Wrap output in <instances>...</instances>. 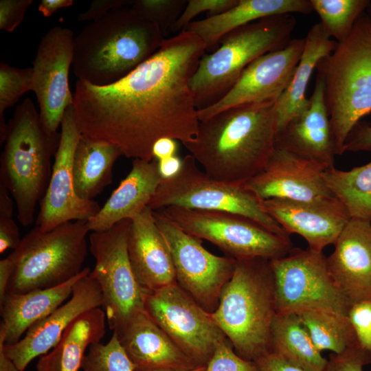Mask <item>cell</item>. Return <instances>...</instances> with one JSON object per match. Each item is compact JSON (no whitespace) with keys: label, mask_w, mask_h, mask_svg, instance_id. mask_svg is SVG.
<instances>
[{"label":"cell","mask_w":371,"mask_h":371,"mask_svg":"<svg viewBox=\"0 0 371 371\" xmlns=\"http://www.w3.org/2000/svg\"><path fill=\"white\" fill-rule=\"evenodd\" d=\"M32 0H1L0 29L12 32L23 20Z\"/></svg>","instance_id":"42"},{"label":"cell","mask_w":371,"mask_h":371,"mask_svg":"<svg viewBox=\"0 0 371 371\" xmlns=\"http://www.w3.org/2000/svg\"><path fill=\"white\" fill-rule=\"evenodd\" d=\"M83 371H135V366L120 344L117 334L106 344H92L84 358Z\"/></svg>","instance_id":"36"},{"label":"cell","mask_w":371,"mask_h":371,"mask_svg":"<svg viewBox=\"0 0 371 371\" xmlns=\"http://www.w3.org/2000/svg\"><path fill=\"white\" fill-rule=\"evenodd\" d=\"M115 333L134 364L135 371H186L199 367L179 349L145 310L137 313Z\"/></svg>","instance_id":"24"},{"label":"cell","mask_w":371,"mask_h":371,"mask_svg":"<svg viewBox=\"0 0 371 371\" xmlns=\"http://www.w3.org/2000/svg\"><path fill=\"white\" fill-rule=\"evenodd\" d=\"M304 44L305 38H293L284 48L254 60L220 100L198 111L199 121L234 106L277 101L292 79Z\"/></svg>","instance_id":"17"},{"label":"cell","mask_w":371,"mask_h":371,"mask_svg":"<svg viewBox=\"0 0 371 371\" xmlns=\"http://www.w3.org/2000/svg\"><path fill=\"white\" fill-rule=\"evenodd\" d=\"M153 214L170 252L177 283L212 313L223 286L232 276L236 260L212 254L200 239L183 231L159 210H153Z\"/></svg>","instance_id":"14"},{"label":"cell","mask_w":371,"mask_h":371,"mask_svg":"<svg viewBox=\"0 0 371 371\" xmlns=\"http://www.w3.org/2000/svg\"><path fill=\"white\" fill-rule=\"evenodd\" d=\"M238 0H188L179 19L170 30L181 32L192 19L202 12H207L210 16L223 13L237 4Z\"/></svg>","instance_id":"39"},{"label":"cell","mask_w":371,"mask_h":371,"mask_svg":"<svg viewBox=\"0 0 371 371\" xmlns=\"http://www.w3.org/2000/svg\"><path fill=\"white\" fill-rule=\"evenodd\" d=\"M344 151L371 152V125L366 122H359L349 133Z\"/></svg>","instance_id":"43"},{"label":"cell","mask_w":371,"mask_h":371,"mask_svg":"<svg viewBox=\"0 0 371 371\" xmlns=\"http://www.w3.org/2000/svg\"><path fill=\"white\" fill-rule=\"evenodd\" d=\"M270 260H236L211 316L242 358L256 361L271 351V330L276 315Z\"/></svg>","instance_id":"4"},{"label":"cell","mask_w":371,"mask_h":371,"mask_svg":"<svg viewBox=\"0 0 371 371\" xmlns=\"http://www.w3.org/2000/svg\"><path fill=\"white\" fill-rule=\"evenodd\" d=\"M131 224V220L125 219L89 236V250L95 259L91 273L102 291L108 326L115 333L144 310L145 291L135 277L128 254Z\"/></svg>","instance_id":"11"},{"label":"cell","mask_w":371,"mask_h":371,"mask_svg":"<svg viewBox=\"0 0 371 371\" xmlns=\"http://www.w3.org/2000/svg\"><path fill=\"white\" fill-rule=\"evenodd\" d=\"M176 206L192 210L225 211L248 217L271 232L291 240L286 232L262 208L261 201L243 185L216 179L201 170L186 155L180 172L163 179L148 207L152 210Z\"/></svg>","instance_id":"9"},{"label":"cell","mask_w":371,"mask_h":371,"mask_svg":"<svg viewBox=\"0 0 371 371\" xmlns=\"http://www.w3.org/2000/svg\"><path fill=\"white\" fill-rule=\"evenodd\" d=\"M313 11L310 0H238L232 8L217 15L193 21L183 30L198 36L206 50L214 49L233 30L256 20L273 16Z\"/></svg>","instance_id":"27"},{"label":"cell","mask_w":371,"mask_h":371,"mask_svg":"<svg viewBox=\"0 0 371 371\" xmlns=\"http://www.w3.org/2000/svg\"><path fill=\"white\" fill-rule=\"evenodd\" d=\"M127 248L135 277L145 292L177 283L170 252L150 207L131 220Z\"/></svg>","instance_id":"23"},{"label":"cell","mask_w":371,"mask_h":371,"mask_svg":"<svg viewBox=\"0 0 371 371\" xmlns=\"http://www.w3.org/2000/svg\"><path fill=\"white\" fill-rule=\"evenodd\" d=\"M317 350L340 354L359 344L348 316L322 310H307L297 314Z\"/></svg>","instance_id":"33"},{"label":"cell","mask_w":371,"mask_h":371,"mask_svg":"<svg viewBox=\"0 0 371 371\" xmlns=\"http://www.w3.org/2000/svg\"><path fill=\"white\" fill-rule=\"evenodd\" d=\"M322 178L350 218L371 222V161L350 170L326 169Z\"/></svg>","instance_id":"32"},{"label":"cell","mask_w":371,"mask_h":371,"mask_svg":"<svg viewBox=\"0 0 371 371\" xmlns=\"http://www.w3.org/2000/svg\"><path fill=\"white\" fill-rule=\"evenodd\" d=\"M337 45V41L330 38L320 23L311 27L292 79L276 102L277 133L307 108L309 100L305 92L313 71L319 61L330 54Z\"/></svg>","instance_id":"29"},{"label":"cell","mask_w":371,"mask_h":371,"mask_svg":"<svg viewBox=\"0 0 371 371\" xmlns=\"http://www.w3.org/2000/svg\"><path fill=\"white\" fill-rule=\"evenodd\" d=\"M205 51L198 36L183 30L113 84L78 80L73 107L80 133L117 146L126 157L148 161L160 138L193 141L199 120L190 83Z\"/></svg>","instance_id":"1"},{"label":"cell","mask_w":371,"mask_h":371,"mask_svg":"<svg viewBox=\"0 0 371 371\" xmlns=\"http://www.w3.org/2000/svg\"><path fill=\"white\" fill-rule=\"evenodd\" d=\"M254 362L260 371H306L272 352L267 353Z\"/></svg>","instance_id":"46"},{"label":"cell","mask_w":371,"mask_h":371,"mask_svg":"<svg viewBox=\"0 0 371 371\" xmlns=\"http://www.w3.org/2000/svg\"><path fill=\"white\" fill-rule=\"evenodd\" d=\"M18 225L12 217H0V254L16 249L21 241Z\"/></svg>","instance_id":"45"},{"label":"cell","mask_w":371,"mask_h":371,"mask_svg":"<svg viewBox=\"0 0 371 371\" xmlns=\"http://www.w3.org/2000/svg\"><path fill=\"white\" fill-rule=\"evenodd\" d=\"M327 257L329 273L350 305L371 302V222L350 218Z\"/></svg>","instance_id":"21"},{"label":"cell","mask_w":371,"mask_h":371,"mask_svg":"<svg viewBox=\"0 0 371 371\" xmlns=\"http://www.w3.org/2000/svg\"><path fill=\"white\" fill-rule=\"evenodd\" d=\"M323 85L335 153L341 155L348 136L371 112V19L363 12L349 35L316 66Z\"/></svg>","instance_id":"5"},{"label":"cell","mask_w":371,"mask_h":371,"mask_svg":"<svg viewBox=\"0 0 371 371\" xmlns=\"http://www.w3.org/2000/svg\"><path fill=\"white\" fill-rule=\"evenodd\" d=\"M89 232L87 221L67 222L49 231L34 227L9 255L14 270L8 292L54 287L78 276L87 254Z\"/></svg>","instance_id":"8"},{"label":"cell","mask_w":371,"mask_h":371,"mask_svg":"<svg viewBox=\"0 0 371 371\" xmlns=\"http://www.w3.org/2000/svg\"><path fill=\"white\" fill-rule=\"evenodd\" d=\"M7 188L0 183V217H12L14 201Z\"/></svg>","instance_id":"51"},{"label":"cell","mask_w":371,"mask_h":371,"mask_svg":"<svg viewBox=\"0 0 371 371\" xmlns=\"http://www.w3.org/2000/svg\"><path fill=\"white\" fill-rule=\"evenodd\" d=\"M32 67L18 68L0 64V142L6 138L7 125L4 113L28 91H32Z\"/></svg>","instance_id":"35"},{"label":"cell","mask_w":371,"mask_h":371,"mask_svg":"<svg viewBox=\"0 0 371 371\" xmlns=\"http://www.w3.org/2000/svg\"><path fill=\"white\" fill-rule=\"evenodd\" d=\"M60 127V142L54 155L51 177L40 202L36 220V226L43 231L51 230L69 221H87L101 208L94 200L79 198L74 190L73 159L81 133L76 124L73 105L66 109Z\"/></svg>","instance_id":"16"},{"label":"cell","mask_w":371,"mask_h":371,"mask_svg":"<svg viewBox=\"0 0 371 371\" xmlns=\"http://www.w3.org/2000/svg\"><path fill=\"white\" fill-rule=\"evenodd\" d=\"M306 371H326L328 359L315 347L298 316L276 313L271 330V351Z\"/></svg>","instance_id":"31"},{"label":"cell","mask_w":371,"mask_h":371,"mask_svg":"<svg viewBox=\"0 0 371 371\" xmlns=\"http://www.w3.org/2000/svg\"><path fill=\"white\" fill-rule=\"evenodd\" d=\"M106 322L101 307L81 314L66 328L57 344L41 357L37 371H79L87 348L104 337Z\"/></svg>","instance_id":"28"},{"label":"cell","mask_w":371,"mask_h":371,"mask_svg":"<svg viewBox=\"0 0 371 371\" xmlns=\"http://www.w3.org/2000/svg\"><path fill=\"white\" fill-rule=\"evenodd\" d=\"M5 333L0 329V371H20L4 351Z\"/></svg>","instance_id":"52"},{"label":"cell","mask_w":371,"mask_h":371,"mask_svg":"<svg viewBox=\"0 0 371 371\" xmlns=\"http://www.w3.org/2000/svg\"><path fill=\"white\" fill-rule=\"evenodd\" d=\"M164 39L158 25L131 7L115 8L74 38L73 73L95 86L113 84L153 56Z\"/></svg>","instance_id":"3"},{"label":"cell","mask_w":371,"mask_h":371,"mask_svg":"<svg viewBox=\"0 0 371 371\" xmlns=\"http://www.w3.org/2000/svg\"><path fill=\"white\" fill-rule=\"evenodd\" d=\"M325 170L314 161L275 148L262 170L243 186L260 201L317 202L335 197L323 180Z\"/></svg>","instance_id":"18"},{"label":"cell","mask_w":371,"mask_h":371,"mask_svg":"<svg viewBox=\"0 0 371 371\" xmlns=\"http://www.w3.org/2000/svg\"><path fill=\"white\" fill-rule=\"evenodd\" d=\"M14 270V263L9 256L0 260V302L3 301L8 292V284Z\"/></svg>","instance_id":"48"},{"label":"cell","mask_w":371,"mask_h":371,"mask_svg":"<svg viewBox=\"0 0 371 371\" xmlns=\"http://www.w3.org/2000/svg\"><path fill=\"white\" fill-rule=\"evenodd\" d=\"M261 205L289 236H302L308 249L317 252L334 245L350 219L335 196L317 202L271 199L261 201Z\"/></svg>","instance_id":"20"},{"label":"cell","mask_w":371,"mask_h":371,"mask_svg":"<svg viewBox=\"0 0 371 371\" xmlns=\"http://www.w3.org/2000/svg\"><path fill=\"white\" fill-rule=\"evenodd\" d=\"M206 366H199L195 369L186 371H205ZM155 371H183V370H155Z\"/></svg>","instance_id":"53"},{"label":"cell","mask_w":371,"mask_h":371,"mask_svg":"<svg viewBox=\"0 0 371 371\" xmlns=\"http://www.w3.org/2000/svg\"><path fill=\"white\" fill-rule=\"evenodd\" d=\"M91 272L83 268L76 277L58 286L30 291L23 293L8 292L0 302V329L5 333V344L19 341L28 329L70 297L74 284Z\"/></svg>","instance_id":"26"},{"label":"cell","mask_w":371,"mask_h":371,"mask_svg":"<svg viewBox=\"0 0 371 371\" xmlns=\"http://www.w3.org/2000/svg\"><path fill=\"white\" fill-rule=\"evenodd\" d=\"M74 4L73 0H42L38 5V11L45 17H49L59 9Z\"/></svg>","instance_id":"50"},{"label":"cell","mask_w":371,"mask_h":371,"mask_svg":"<svg viewBox=\"0 0 371 371\" xmlns=\"http://www.w3.org/2000/svg\"><path fill=\"white\" fill-rule=\"evenodd\" d=\"M74 36L72 30L54 26L41 38L33 60L32 91L45 128L57 133L66 109L73 105L69 83Z\"/></svg>","instance_id":"15"},{"label":"cell","mask_w":371,"mask_h":371,"mask_svg":"<svg viewBox=\"0 0 371 371\" xmlns=\"http://www.w3.org/2000/svg\"><path fill=\"white\" fill-rule=\"evenodd\" d=\"M183 159L175 155L173 157L158 161L159 172L163 179H168L175 177L181 170Z\"/></svg>","instance_id":"49"},{"label":"cell","mask_w":371,"mask_h":371,"mask_svg":"<svg viewBox=\"0 0 371 371\" xmlns=\"http://www.w3.org/2000/svg\"><path fill=\"white\" fill-rule=\"evenodd\" d=\"M144 310L198 366H206L217 344L227 337L211 313L177 283L145 292Z\"/></svg>","instance_id":"13"},{"label":"cell","mask_w":371,"mask_h":371,"mask_svg":"<svg viewBox=\"0 0 371 371\" xmlns=\"http://www.w3.org/2000/svg\"><path fill=\"white\" fill-rule=\"evenodd\" d=\"M367 10V12H368V15L370 17L371 19V1H370L369 2V4L366 8Z\"/></svg>","instance_id":"54"},{"label":"cell","mask_w":371,"mask_h":371,"mask_svg":"<svg viewBox=\"0 0 371 371\" xmlns=\"http://www.w3.org/2000/svg\"><path fill=\"white\" fill-rule=\"evenodd\" d=\"M370 361L371 354L357 344L340 354L332 353L326 371H363Z\"/></svg>","instance_id":"40"},{"label":"cell","mask_w":371,"mask_h":371,"mask_svg":"<svg viewBox=\"0 0 371 371\" xmlns=\"http://www.w3.org/2000/svg\"><path fill=\"white\" fill-rule=\"evenodd\" d=\"M270 265L276 313L322 310L348 316L351 305L335 284L323 252L293 248Z\"/></svg>","instance_id":"12"},{"label":"cell","mask_w":371,"mask_h":371,"mask_svg":"<svg viewBox=\"0 0 371 371\" xmlns=\"http://www.w3.org/2000/svg\"><path fill=\"white\" fill-rule=\"evenodd\" d=\"M295 25L291 14H281L247 24L225 35L215 51L201 57L190 80L198 111L220 100L254 60L286 47Z\"/></svg>","instance_id":"7"},{"label":"cell","mask_w":371,"mask_h":371,"mask_svg":"<svg viewBox=\"0 0 371 371\" xmlns=\"http://www.w3.org/2000/svg\"><path fill=\"white\" fill-rule=\"evenodd\" d=\"M307 108L277 133L275 148L290 151L326 169L335 167L336 153L321 80L316 78Z\"/></svg>","instance_id":"22"},{"label":"cell","mask_w":371,"mask_h":371,"mask_svg":"<svg viewBox=\"0 0 371 371\" xmlns=\"http://www.w3.org/2000/svg\"><path fill=\"white\" fill-rule=\"evenodd\" d=\"M60 133H50L43 126L38 111L30 98L15 109L7 125L1 155L0 183L10 193L23 226L34 221L36 204L42 200L52 171Z\"/></svg>","instance_id":"6"},{"label":"cell","mask_w":371,"mask_h":371,"mask_svg":"<svg viewBox=\"0 0 371 371\" xmlns=\"http://www.w3.org/2000/svg\"><path fill=\"white\" fill-rule=\"evenodd\" d=\"M276 102L243 104L200 120L196 137L183 145L210 177L244 185L275 149Z\"/></svg>","instance_id":"2"},{"label":"cell","mask_w":371,"mask_h":371,"mask_svg":"<svg viewBox=\"0 0 371 371\" xmlns=\"http://www.w3.org/2000/svg\"><path fill=\"white\" fill-rule=\"evenodd\" d=\"M157 210L188 234L212 243L236 260L255 258L271 260L286 256L293 249L291 240L240 214L176 206Z\"/></svg>","instance_id":"10"},{"label":"cell","mask_w":371,"mask_h":371,"mask_svg":"<svg viewBox=\"0 0 371 371\" xmlns=\"http://www.w3.org/2000/svg\"><path fill=\"white\" fill-rule=\"evenodd\" d=\"M348 319L359 345L371 354V302L352 305Z\"/></svg>","instance_id":"41"},{"label":"cell","mask_w":371,"mask_h":371,"mask_svg":"<svg viewBox=\"0 0 371 371\" xmlns=\"http://www.w3.org/2000/svg\"><path fill=\"white\" fill-rule=\"evenodd\" d=\"M177 147V140L169 137L160 138L153 146V157L157 161H160L173 157L176 155Z\"/></svg>","instance_id":"47"},{"label":"cell","mask_w":371,"mask_h":371,"mask_svg":"<svg viewBox=\"0 0 371 371\" xmlns=\"http://www.w3.org/2000/svg\"><path fill=\"white\" fill-rule=\"evenodd\" d=\"M205 371H260L254 361L240 357L227 337L220 341Z\"/></svg>","instance_id":"38"},{"label":"cell","mask_w":371,"mask_h":371,"mask_svg":"<svg viewBox=\"0 0 371 371\" xmlns=\"http://www.w3.org/2000/svg\"><path fill=\"white\" fill-rule=\"evenodd\" d=\"M132 2L131 0H94L87 11L78 14L77 19L79 21L92 22L102 18L113 9L131 5Z\"/></svg>","instance_id":"44"},{"label":"cell","mask_w":371,"mask_h":371,"mask_svg":"<svg viewBox=\"0 0 371 371\" xmlns=\"http://www.w3.org/2000/svg\"><path fill=\"white\" fill-rule=\"evenodd\" d=\"M102 305L101 289L90 272L74 284L65 303L30 327L16 343L4 344V351L17 368L24 371L34 358L47 354L57 344L66 328L78 316Z\"/></svg>","instance_id":"19"},{"label":"cell","mask_w":371,"mask_h":371,"mask_svg":"<svg viewBox=\"0 0 371 371\" xmlns=\"http://www.w3.org/2000/svg\"><path fill=\"white\" fill-rule=\"evenodd\" d=\"M313 9L321 19L326 33L337 42L350 33L355 22L364 12L368 0H310Z\"/></svg>","instance_id":"34"},{"label":"cell","mask_w":371,"mask_h":371,"mask_svg":"<svg viewBox=\"0 0 371 371\" xmlns=\"http://www.w3.org/2000/svg\"><path fill=\"white\" fill-rule=\"evenodd\" d=\"M162 180L157 160L133 159L127 176L100 211L87 221L89 232L104 231L121 221L133 220L148 207Z\"/></svg>","instance_id":"25"},{"label":"cell","mask_w":371,"mask_h":371,"mask_svg":"<svg viewBox=\"0 0 371 371\" xmlns=\"http://www.w3.org/2000/svg\"><path fill=\"white\" fill-rule=\"evenodd\" d=\"M186 4V0H134L131 7L164 32L170 30Z\"/></svg>","instance_id":"37"},{"label":"cell","mask_w":371,"mask_h":371,"mask_svg":"<svg viewBox=\"0 0 371 371\" xmlns=\"http://www.w3.org/2000/svg\"><path fill=\"white\" fill-rule=\"evenodd\" d=\"M122 155L115 145L91 139L81 134L73 159V179L77 196L93 200L113 178V168Z\"/></svg>","instance_id":"30"}]
</instances>
